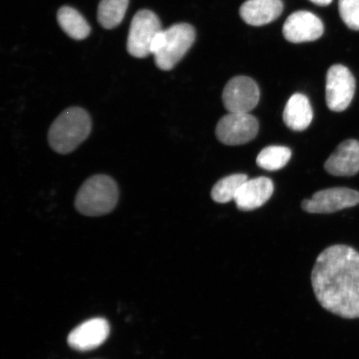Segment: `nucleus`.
Wrapping results in <instances>:
<instances>
[{"label": "nucleus", "mask_w": 359, "mask_h": 359, "mask_svg": "<svg viewBox=\"0 0 359 359\" xmlns=\"http://www.w3.org/2000/svg\"><path fill=\"white\" fill-rule=\"evenodd\" d=\"M110 333L109 322L104 318H92L71 332L67 344L78 351L95 349L105 342Z\"/></svg>", "instance_id": "11"}, {"label": "nucleus", "mask_w": 359, "mask_h": 359, "mask_svg": "<svg viewBox=\"0 0 359 359\" xmlns=\"http://www.w3.org/2000/svg\"><path fill=\"white\" fill-rule=\"evenodd\" d=\"M273 183L271 179L259 177L247 181L238 191L235 202L242 212H250L262 206L271 198Z\"/></svg>", "instance_id": "13"}, {"label": "nucleus", "mask_w": 359, "mask_h": 359, "mask_svg": "<svg viewBox=\"0 0 359 359\" xmlns=\"http://www.w3.org/2000/svg\"><path fill=\"white\" fill-rule=\"evenodd\" d=\"M248 180L245 174H234L224 177L215 184L212 190V198L217 203H227L235 201L238 191Z\"/></svg>", "instance_id": "18"}, {"label": "nucleus", "mask_w": 359, "mask_h": 359, "mask_svg": "<svg viewBox=\"0 0 359 359\" xmlns=\"http://www.w3.org/2000/svg\"><path fill=\"white\" fill-rule=\"evenodd\" d=\"M283 11L281 0H247L240 8V15L247 25L263 26L277 20Z\"/></svg>", "instance_id": "14"}, {"label": "nucleus", "mask_w": 359, "mask_h": 359, "mask_svg": "<svg viewBox=\"0 0 359 359\" xmlns=\"http://www.w3.org/2000/svg\"><path fill=\"white\" fill-rule=\"evenodd\" d=\"M324 24L316 15L308 11L292 13L283 26V35L294 43L316 41L324 34Z\"/></svg>", "instance_id": "10"}, {"label": "nucleus", "mask_w": 359, "mask_h": 359, "mask_svg": "<svg viewBox=\"0 0 359 359\" xmlns=\"http://www.w3.org/2000/svg\"><path fill=\"white\" fill-rule=\"evenodd\" d=\"M163 30L156 13L147 10L138 11L133 17L128 37V51L138 58L151 55V43Z\"/></svg>", "instance_id": "5"}, {"label": "nucleus", "mask_w": 359, "mask_h": 359, "mask_svg": "<svg viewBox=\"0 0 359 359\" xmlns=\"http://www.w3.org/2000/svg\"><path fill=\"white\" fill-rule=\"evenodd\" d=\"M309 1L318 6H330L333 0H309Z\"/></svg>", "instance_id": "21"}, {"label": "nucleus", "mask_w": 359, "mask_h": 359, "mask_svg": "<svg viewBox=\"0 0 359 359\" xmlns=\"http://www.w3.org/2000/svg\"><path fill=\"white\" fill-rule=\"evenodd\" d=\"M259 88L255 81L245 76L231 79L224 88L222 100L231 114H249L258 105Z\"/></svg>", "instance_id": "8"}, {"label": "nucleus", "mask_w": 359, "mask_h": 359, "mask_svg": "<svg viewBox=\"0 0 359 359\" xmlns=\"http://www.w3.org/2000/svg\"><path fill=\"white\" fill-rule=\"evenodd\" d=\"M356 81L347 67L335 65L330 67L326 78L325 97L331 111L341 112L351 104Z\"/></svg>", "instance_id": "6"}, {"label": "nucleus", "mask_w": 359, "mask_h": 359, "mask_svg": "<svg viewBox=\"0 0 359 359\" xmlns=\"http://www.w3.org/2000/svg\"><path fill=\"white\" fill-rule=\"evenodd\" d=\"M57 21L62 29L72 39L83 40L91 32V27L87 20L73 8H61L57 12Z\"/></svg>", "instance_id": "16"}, {"label": "nucleus", "mask_w": 359, "mask_h": 359, "mask_svg": "<svg viewBox=\"0 0 359 359\" xmlns=\"http://www.w3.org/2000/svg\"><path fill=\"white\" fill-rule=\"evenodd\" d=\"M325 168L334 177H353L359 172V141L348 139L336 148Z\"/></svg>", "instance_id": "12"}, {"label": "nucleus", "mask_w": 359, "mask_h": 359, "mask_svg": "<svg viewBox=\"0 0 359 359\" xmlns=\"http://www.w3.org/2000/svg\"><path fill=\"white\" fill-rule=\"evenodd\" d=\"M359 204V192L346 187H334L314 193L311 199L303 201L304 212L330 214Z\"/></svg>", "instance_id": "9"}, {"label": "nucleus", "mask_w": 359, "mask_h": 359, "mask_svg": "<svg viewBox=\"0 0 359 359\" xmlns=\"http://www.w3.org/2000/svg\"><path fill=\"white\" fill-rule=\"evenodd\" d=\"M339 11L344 24L359 31V0H339Z\"/></svg>", "instance_id": "20"}, {"label": "nucleus", "mask_w": 359, "mask_h": 359, "mask_svg": "<svg viewBox=\"0 0 359 359\" xmlns=\"http://www.w3.org/2000/svg\"><path fill=\"white\" fill-rule=\"evenodd\" d=\"M119 200V188L114 178L97 174L84 182L75 197V208L86 217L109 214Z\"/></svg>", "instance_id": "3"}, {"label": "nucleus", "mask_w": 359, "mask_h": 359, "mask_svg": "<svg viewBox=\"0 0 359 359\" xmlns=\"http://www.w3.org/2000/svg\"><path fill=\"white\" fill-rule=\"evenodd\" d=\"M290 148L282 146H269L259 152L257 163L260 168L273 172L285 168L291 158Z\"/></svg>", "instance_id": "19"}, {"label": "nucleus", "mask_w": 359, "mask_h": 359, "mask_svg": "<svg viewBox=\"0 0 359 359\" xmlns=\"http://www.w3.org/2000/svg\"><path fill=\"white\" fill-rule=\"evenodd\" d=\"M195 39L194 27L185 22L161 30L151 47V55L154 56L157 67L163 71L172 70L186 55Z\"/></svg>", "instance_id": "4"}, {"label": "nucleus", "mask_w": 359, "mask_h": 359, "mask_svg": "<svg viewBox=\"0 0 359 359\" xmlns=\"http://www.w3.org/2000/svg\"><path fill=\"white\" fill-rule=\"evenodd\" d=\"M92 128V118L86 110L79 107H69L53 121L49 128V146L57 154H69L87 140Z\"/></svg>", "instance_id": "2"}, {"label": "nucleus", "mask_w": 359, "mask_h": 359, "mask_svg": "<svg viewBox=\"0 0 359 359\" xmlns=\"http://www.w3.org/2000/svg\"><path fill=\"white\" fill-rule=\"evenodd\" d=\"M311 281L318 303L344 318H359V253L348 245L327 247L318 255Z\"/></svg>", "instance_id": "1"}, {"label": "nucleus", "mask_w": 359, "mask_h": 359, "mask_svg": "<svg viewBox=\"0 0 359 359\" xmlns=\"http://www.w3.org/2000/svg\"><path fill=\"white\" fill-rule=\"evenodd\" d=\"M259 123L249 114H229L219 119L215 128V136L227 146L243 145L257 136Z\"/></svg>", "instance_id": "7"}, {"label": "nucleus", "mask_w": 359, "mask_h": 359, "mask_svg": "<svg viewBox=\"0 0 359 359\" xmlns=\"http://www.w3.org/2000/svg\"><path fill=\"white\" fill-rule=\"evenodd\" d=\"M313 118V111L309 98L302 93H295L287 102L283 119L290 129L302 132L309 127Z\"/></svg>", "instance_id": "15"}, {"label": "nucleus", "mask_w": 359, "mask_h": 359, "mask_svg": "<svg viewBox=\"0 0 359 359\" xmlns=\"http://www.w3.org/2000/svg\"><path fill=\"white\" fill-rule=\"evenodd\" d=\"M129 0H102L98 6L97 20L103 28L111 29L123 22Z\"/></svg>", "instance_id": "17"}]
</instances>
